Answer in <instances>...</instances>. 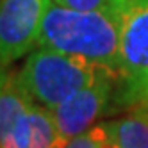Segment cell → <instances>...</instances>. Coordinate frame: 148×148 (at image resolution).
Returning <instances> with one entry per match:
<instances>
[{"label": "cell", "mask_w": 148, "mask_h": 148, "mask_svg": "<svg viewBox=\"0 0 148 148\" xmlns=\"http://www.w3.org/2000/svg\"><path fill=\"white\" fill-rule=\"evenodd\" d=\"M116 77L105 75L97 82L79 89L52 111L59 132L71 139L95 125L100 116L111 112Z\"/></svg>", "instance_id": "5b68a950"}, {"label": "cell", "mask_w": 148, "mask_h": 148, "mask_svg": "<svg viewBox=\"0 0 148 148\" xmlns=\"http://www.w3.org/2000/svg\"><path fill=\"white\" fill-rule=\"evenodd\" d=\"M66 141L52 111L34 103L20 120L7 148H62Z\"/></svg>", "instance_id": "8992f818"}, {"label": "cell", "mask_w": 148, "mask_h": 148, "mask_svg": "<svg viewBox=\"0 0 148 148\" xmlns=\"http://www.w3.org/2000/svg\"><path fill=\"white\" fill-rule=\"evenodd\" d=\"M0 75H2V66H0Z\"/></svg>", "instance_id": "8fae6325"}, {"label": "cell", "mask_w": 148, "mask_h": 148, "mask_svg": "<svg viewBox=\"0 0 148 148\" xmlns=\"http://www.w3.org/2000/svg\"><path fill=\"white\" fill-rule=\"evenodd\" d=\"M50 0H0V66L29 56L38 47Z\"/></svg>", "instance_id": "277c9868"}, {"label": "cell", "mask_w": 148, "mask_h": 148, "mask_svg": "<svg viewBox=\"0 0 148 148\" xmlns=\"http://www.w3.org/2000/svg\"><path fill=\"white\" fill-rule=\"evenodd\" d=\"M34 105L18 73L5 71L0 75V148H7L23 114Z\"/></svg>", "instance_id": "52a82bcc"}, {"label": "cell", "mask_w": 148, "mask_h": 148, "mask_svg": "<svg viewBox=\"0 0 148 148\" xmlns=\"http://www.w3.org/2000/svg\"><path fill=\"white\" fill-rule=\"evenodd\" d=\"M38 47L84 57L120 73V29L111 9L80 11L48 2Z\"/></svg>", "instance_id": "6da1fadb"}, {"label": "cell", "mask_w": 148, "mask_h": 148, "mask_svg": "<svg viewBox=\"0 0 148 148\" xmlns=\"http://www.w3.org/2000/svg\"><path fill=\"white\" fill-rule=\"evenodd\" d=\"M107 129L118 148H148V105L129 109L123 118L109 120Z\"/></svg>", "instance_id": "ba28073f"}, {"label": "cell", "mask_w": 148, "mask_h": 148, "mask_svg": "<svg viewBox=\"0 0 148 148\" xmlns=\"http://www.w3.org/2000/svg\"><path fill=\"white\" fill-rule=\"evenodd\" d=\"M62 148H118V146L111 141L107 121H102L93 125L86 132L68 139Z\"/></svg>", "instance_id": "9c48e42d"}, {"label": "cell", "mask_w": 148, "mask_h": 148, "mask_svg": "<svg viewBox=\"0 0 148 148\" xmlns=\"http://www.w3.org/2000/svg\"><path fill=\"white\" fill-rule=\"evenodd\" d=\"M120 29V73L111 112L148 105V0H112Z\"/></svg>", "instance_id": "3957f363"}, {"label": "cell", "mask_w": 148, "mask_h": 148, "mask_svg": "<svg viewBox=\"0 0 148 148\" xmlns=\"http://www.w3.org/2000/svg\"><path fill=\"white\" fill-rule=\"evenodd\" d=\"M52 2L80 11H93V9H109L112 0H52Z\"/></svg>", "instance_id": "30bf717a"}, {"label": "cell", "mask_w": 148, "mask_h": 148, "mask_svg": "<svg viewBox=\"0 0 148 148\" xmlns=\"http://www.w3.org/2000/svg\"><path fill=\"white\" fill-rule=\"evenodd\" d=\"M105 75L114 73L84 57L47 47H36L18 71L20 82L34 103L48 111H54L73 93Z\"/></svg>", "instance_id": "7a4b0ae2"}]
</instances>
